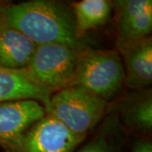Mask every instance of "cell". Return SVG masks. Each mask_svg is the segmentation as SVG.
Returning <instances> with one entry per match:
<instances>
[{"label": "cell", "mask_w": 152, "mask_h": 152, "mask_svg": "<svg viewBox=\"0 0 152 152\" xmlns=\"http://www.w3.org/2000/svg\"><path fill=\"white\" fill-rule=\"evenodd\" d=\"M129 140L116 113L108 109L102 121L75 152H129Z\"/></svg>", "instance_id": "10"}, {"label": "cell", "mask_w": 152, "mask_h": 152, "mask_svg": "<svg viewBox=\"0 0 152 152\" xmlns=\"http://www.w3.org/2000/svg\"><path fill=\"white\" fill-rule=\"evenodd\" d=\"M115 48H127L151 37V0H115Z\"/></svg>", "instance_id": "6"}, {"label": "cell", "mask_w": 152, "mask_h": 152, "mask_svg": "<svg viewBox=\"0 0 152 152\" xmlns=\"http://www.w3.org/2000/svg\"><path fill=\"white\" fill-rule=\"evenodd\" d=\"M45 114L43 105L35 100L0 102V141L20 134Z\"/></svg>", "instance_id": "9"}, {"label": "cell", "mask_w": 152, "mask_h": 152, "mask_svg": "<svg viewBox=\"0 0 152 152\" xmlns=\"http://www.w3.org/2000/svg\"><path fill=\"white\" fill-rule=\"evenodd\" d=\"M109 103L85 88L71 86L50 96L46 113L77 135L86 137L102 121Z\"/></svg>", "instance_id": "3"}, {"label": "cell", "mask_w": 152, "mask_h": 152, "mask_svg": "<svg viewBox=\"0 0 152 152\" xmlns=\"http://www.w3.org/2000/svg\"><path fill=\"white\" fill-rule=\"evenodd\" d=\"M86 137L77 135L50 114L0 141L4 152H75Z\"/></svg>", "instance_id": "5"}, {"label": "cell", "mask_w": 152, "mask_h": 152, "mask_svg": "<svg viewBox=\"0 0 152 152\" xmlns=\"http://www.w3.org/2000/svg\"><path fill=\"white\" fill-rule=\"evenodd\" d=\"M72 86L83 87L107 103L119 97L126 87L124 67L118 50L90 47L83 49Z\"/></svg>", "instance_id": "2"}, {"label": "cell", "mask_w": 152, "mask_h": 152, "mask_svg": "<svg viewBox=\"0 0 152 152\" xmlns=\"http://www.w3.org/2000/svg\"><path fill=\"white\" fill-rule=\"evenodd\" d=\"M78 39L83 41L88 31L105 26L113 14L112 0H80L70 2Z\"/></svg>", "instance_id": "12"}, {"label": "cell", "mask_w": 152, "mask_h": 152, "mask_svg": "<svg viewBox=\"0 0 152 152\" xmlns=\"http://www.w3.org/2000/svg\"><path fill=\"white\" fill-rule=\"evenodd\" d=\"M8 2H0V24L3 22V11Z\"/></svg>", "instance_id": "15"}, {"label": "cell", "mask_w": 152, "mask_h": 152, "mask_svg": "<svg viewBox=\"0 0 152 152\" xmlns=\"http://www.w3.org/2000/svg\"><path fill=\"white\" fill-rule=\"evenodd\" d=\"M50 94L33 83L24 70L0 68V102L14 100H35L48 107Z\"/></svg>", "instance_id": "13"}, {"label": "cell", "mask_w": 152, "mask_h": 152, "mask_svg": "<svg viewBox=\"0 0 152 152\" xmlns=\"http://www.w3.org/2000/svg\"><path fill=\"white\" fill-rule=\"evenodd\" d=\"M82 50L60 43L37 45L24 71L36 86L52 95L72 86Z\"/></svg>", "instance_id": "4"}, {"label": "cell", "mask_w": 152, "mask_h": 152, "mask_svg": "<svg viewBox=\"0 0 152 152\" xmlns=\"http://www.w3.org/2000/svg\"><path fill=\"white\" fill-rule=\"evenodd\" d=\"M37 45L14 28L0 24V68L24 70Z\"/></svg>", "instance_id": "11"}, {"label": "cell", "mask_w": 152, "mask_h": 152, "mask_svg": "<svg viewBox=\"0 0 152 152\" xmlns=\"http://www.w3.org/2000/svg\"><path fill=\"white\" fill-rule=\"evenodd\" d=\"M118 52L124 67L126 90H142L151 87V37Z\"/></svg>", "instance_id": "8"}, {"label": "cell", "mask_w": 152, "mask_h": 152, "mask_svg": "<svg viewBox=\"0 0 152 152\" xmlns=\"http://www.w3.org/2000/svg\"><path fill=\"white\" fill-rule=\"evenodd\" d=\"M3 20L37 45L60 43L77 49L88 47L76 36L70 2L30 0L7 3Z\"/></svg>", "instance_id": "1"}, {"label": "cell", "mask_w": 152, "mask_h": 152, "mask_svg": "<svg viewBox=\"0 0 152 152\" xmlns=\"http://www.w3.org/2000/svg\"><path fill=\"white\" fill-rule=\"evenodd\" d=\"M129 152H152L151 138L129 137Z\"/></svg>", "instance_id": "14"}, {"label": "cell", "mask_w": 152, "mask_h": 152, "mask_svg": "<svg viewBox=\"0 0 152 152\" xmlns=\"http://www.w3.org/2000/svg\"><path fill=\"white\" fill-rule=\"evenodd\" d=\"M108 109L117 115L120 125L129 137L151 138L152 89L125 90L109 103Z\"/></svg>", "instance_id": "7"}]
</instances>
